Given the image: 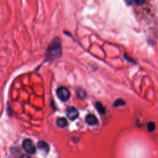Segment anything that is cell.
Returning a JSON list of instances; mask_svg holds the SVG:
<instances>
[{
	"label": "cell",
	"instance_id": "obj_5",
	"mask_svg": "<svg viewBox=\"0 0 158 158\" xmlns=\"http://www.w3.org/2000/svg\"><path fill=\"white\" fill-rule=\"evenodd\" d=\"M85 122L89 125H94L98 123V120L96 117L93 114H88L85 117Z\"/></svg>",
	"mask_w": 158,
	"mask_h": 158
},
{
	"label": "cell",
	"instance_id": "obj_2",
	"mask_svg": "<svg viewBox=\"0 0 158 158\" xmlns=\"http://www.w3.org/2000/svg\"><path fill=\"white\" fill-rule=\"evenodd\" d=\"M56 94L58 98L62 101H67L70 96V93L69 89L65 86L59 87L57 89Z\"/></svg>",
	"mask_w": 158,
	"mask_h": 158
},
{
	"label": "cell",
	"instance_id": "obj_4",
	"mask_svg": "<svg viewBox=\"0 0 158 158\" xmlns=\"http://www.w3.org/2000/svg\"><path fill=\"white\" fill-rule=\"evenodd\" d=\"M67 117L71 120H75L79 116L78 110L74 107H69L66 110Z\"/></svg>",
	"mask_w": 158,
	"mask_h": 158
},
{
	"label": "cell",
	"instance_id": "obj_10",
	"mask_svg": "<svg viewBox=\"0 0 158 158\" xmlns=\"http://www.w3.org/2000/svg\"><path fill=\"white\" fill-rule=\"evenodd\" d=\"M125 104V101L122 99H117L114 102V106L115 107H119L121 106H123Z\"/></svg>",
	"mask_w": 158,
	"mask_h": 158
},
{
	"label": "cell",
	"instance_id": "obj_12",
	"mask_svg": "<svg viewBox=\"0 0 158 158\" xmlns=\"http://www.w3.org/2000/svg\"><path fill=\"white\" fill-rule=\"evenodd\" d=\"M21 158H30L28 156H27V155H23L22 156V157Z\"/></svg>",
	"mask_w": 158,
	"mask_h": 158
},
{
	"label": "cell",
	"instance_id": "obj_8",
	"mask_svg": "<svg viewBox=\"0 0 158 158\" xmlns=\"http://www.w3.org/2000/svg\"><path fill=\"white\" fill-rule=\"evenodd\" d=\"M95 107L97 109V110L101 114H104L106 113V109L105 107L102 106V104L100 102H97L95 104Z\"/></svg>",
	"mask_w": 158,
	"mask_h": 158
},
{
	"label": "cell",
	"instance_id": "obj_3",
	"mask_svg": "<svg viewBox=\"0 0 158 158\" xmlns=\"http://www.w3.org/2000/svg\"><path fill=\"white\" fill-rule=\"evenodd\" d=\"M22 145L24 151L29 154H33L36 152V148L32 141L30 139H24Z\"/></svg>",
	"mask_w": 158,
	"mask_h": 158
},
{
	"label": "cell",
	"instance_id": "obj_6",
	"mask_svg": "<svg viewBox=\"0 0 158 158\" xmlns=\"http://www.w3.org/2000/svg\"><path fill=\"white\" fill-rule=\"evenodd\" d=\"M37 147L39 149L44 151L46 153H48L49 151V145L44 141H40L38 143Z\"/></svg>",
	"mask_w": 158,
	"mask_h": 158
},
{
	"label": "cell",
	"instance_id": "obj_9",
	"mask_svg": "<svg viewBox=\"0 0 158 158\" xmlns=\"http://www.w3.org/2000/svg\"><path fill=\"white\" fill-rule=\"evenodd\" d=\"M77 97L80 99H84L86 97V92L83 89H79L77 91Z\"/></svg>",
	"mask_w": 158,
	"mask_h": 158
},
{
	"label": "cell",
	"instance_id": "obj_11",
	"mask_svg": "<svg viewBox=\"0 0 158 158\" xmlns=\"http://www.w3.org/2000/svg\"><path fill=\"white\" fill-rule=\"evenodd\" d=\"M155 130V124L153 122H149L148 124V130L149 131H152Z\"/></svg>",
	"mask_w": 158,
	"mask_h": 158
},
{
	"label": "cell",
	"instance_id": "obj_7",
	"mask_svg": "<svg viewBox=\"0 0 158 158\" xmlns=\"http://www.w3.org/2000/svg\"><path fill=\"white\" fill-rule=\"evenodd\" d=\"M56 123L59 127L64 128L66 127V125H67V122L65 118L62 117V118H59L56 121Z\"/></svg>",
	"mask_w": 158,
	"mask_h": 158
},
{
	"label": "cell",
	"instance_id": "obj_1",
	"mask_svg": "<svg viewBox=\"0 0 158 158\" xmlns=\"http://www.w3.org/2000/svg\"><path fill=\"white\" fill-rule=\"evenodd\" d=\"M47 51V56L50 59L57 57L58 56H60L61 46L59 40H54L49 46Z\"/></svg>",
	"mask_w": 158,
	"mask_h": 158
}]
</instances>
